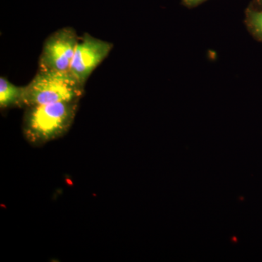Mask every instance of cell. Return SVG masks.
Returning <instances> with one entry per match:
<instances>
[{
	"instance_id": "277c9868",
	"label": "cell",
	"mask_w": 262,
	"mask_h": 262,
	"mask_svg": "<svg viewBox=\"0 0 262 262\" xmlns=\"http://www.w3.org/2000/svg\"><path fill=\"white\" fill-rule=\"evenodd\" d=\"M113 48V43L84 34L76 48L70 73L84 86L90 76L108 56Z\"/></svg>"
},
{
	"instance_id": "52a82bcc",
	"label": "cell",
	"mask_w": 262,
	"mask_h": 262,
	"mask_svg": "<svg viewBox=\"0 0 262 262\" xmlns=\"http://www.w3.org/2000/svg\"><path fill=\"white\" fill-rule=\"evenodd\" d=\"M207 0H182V3L184 6L188 8H194L205 3Z\"/></svg>"
},
{
	"instance_id": "3957f363",
	"label": "cell",
	"mask_w": 262,
	"mask_h": 262,
	"mask_svg": "<svg viewBox=\"0 0 262 262\" xmlns=\"http://www.w3.org/2000/svg\"><path fill=\"white\" fill-rule=\"evenodd\" d=\"M79 38L72 27L53 32L45 41L39 59V70L70 72Z\"/></svg>"
},
{
	"instance_id": "ba28073f",
	"label": "cell",
	"mask_w": 262,
	"mask_h": 262,
	"mask_svg": "<svg viewBox=\"0 0 262 262\" xmlns=\"http://www.w3.org/2000/svg\"><path fill=\"white\" fill-rule=\"evenodd\" d=\"M253 4L262 8V0H253Z\"/></svg>"
},
{
	"instance_id": "8992f818",
	"label": "cell",
	"mask_w": 262,
	"mask_h": 262,
	"mask_svg": "<svg viewBox=\"0 0 262 262\" xmlns=\"http://www.w3.org/2000/svg\"><path fill=\"white\" fill-rule=\"evenodd\" d=\"M244 23L250 34L262 43V8L253 3L248 5L245 11Z\"/></svg>"
},
{
	"instance_id": "5b68a950",
	"label": "cell",
	"mask_w": 262,
	"mask_h": 262,
	"mask_svg": "<svg viewBox=\"0 0 262 262\" xmlns=\"http://www.w3.org/2000/svg\"><path fill=\"white\" fill-rule=\"evenodd\" d=\"M24 87H18L5 77L0 78V108L2 110L23 107Z\"/></svg>"
},
{
	"instance_id": "6da1fadb",
	"label": "cell",
	"mask_w": 262,
	"mask_h": 262,
	"mask_svg": "<svg viewBox=\"0 0 262 262\" xmlns=\"http://www.w3.org/2000/svg\"><path fill=\"white\" fill-rule=\"evenodd\" d=\"M79 101H67L27 107L22 130L26 140L33 146L44 145L63 136L73 124Z\"/></svg>"
},
{
	"instance_id": "7a4b0ae2",
	"label": "cell",
	"mask_w": 262,
	"mask_h": 262,
	"mask_svg": "<svg viewBox=\"0 0 262 262\" xmlns=\"http://www.w3.org/2000/svg\"><path fill=\"white\" fill-rule=\"evenodd\" d=\"M84 86L70 72L38 70L37 75L24 86L23 107L67 101H80Z\"/></svg>"
}]
</instances>
